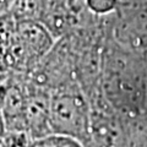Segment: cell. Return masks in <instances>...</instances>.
<instances>
[{
  "mask_svg": "<svg viewBox=\"0 0 147 147\" xmlns=\"http://www.w3.org/2000/svg\"><path fill=\"white\" fill-rule=\"evenodd\" d=\"M33 139L27 132L6 131L0 136V147H31Z\"/></svg>",
  "mask_w": 147,
  "mask_h": 147,
  "instance_id": "8992f818",
  "label": "cell"
},
{
  "mask_svg": "<svg viewBox=\"0 0 147 147\" xmlns=\"http://www.w3.org/2000/svg\"><path fill=\"white\" fill-rule=\"evenodd\" d=\"M91 124L92 104L79 82L52 91L49 105L52 135L72 137L87 147L91 139Z\"/></svg>",
  "mask_w": 147,
  "mask_h": 147,
  "instance_id": "7a4b0ae2",
  "label": "cell"
},
{
  "mask_svg": "<svg viewBox=\"0 0 147 147\" xmlns=\"http://www.w3.org/2000/svg\"><path fill=\"white\" fill-rule=\"evenodd\" d=\"M99 86L104 100L121 117L145 114L147 55L124 48L110 37L103 48Z\"/></svg>",
  "mask_w": 147,
  "mask_h": 147,
  "instance_id": "6da1fadb",
  "label": "cell"
},
{
  "mask_svg": "<svg viewBox=\"0 0 147 147\" xmlns=\"http://www.w3.org/2000/svg\"><path fill=\"white\" fill-rule=\"evenodd\" d=\"M31 147H53V145L50 144V141H49L48 137H45V139L34 140Z\"/></svg>",
  "mask_w": 147,
  "mask_h": 147,
  "instance_id": "ba28073f",
  "label": "cell"
},
{
  "mask_svg": "<svg viewBox=\"0 0 147 147\" xmlns=\"http://www.w3.org/2000/svg\"><path fill=\"white\" fill-rule=\"evenodd\" d=\"M54 45L55 38L43 25L33 21L16 22L5 52L6 60L16 71H33Z\"/></svg>",
  "mask_w": 147,
  "mask_h": 147,
  "instance_id": "3957f363",
  "label": "cell"
},
{
  "mask_svg": "<svg viewBox=\"0 0 147 147\" xmlns=\"http://www.w3.org/2000/svg\"><path fill=\"white\" fill-rule=\"evenodd\" d=\"M112 38L124 48L147 55V0H124L113 18Z\"/></svg>",
  "mask_w": 147,
  "mask_h": 147,
  "instance_id": "277c9868",
  "label": "cell"
},
{
  "mask_svg": "<svg viewBox=\"0 0 147 147\" xmlns=\"http://www.w3.org/2000/svg\"><path fill=\"white\" fill-rule=\"evenodd\" d=\"M123 0H85V6L94 16L115 15Z\"/></svg>",
  "mask_w": 147,
  "mask_h": 147,
  "instance_id": "5b68a950",
  "label": "cell"
},
{
  "mask_svg": "<svg viewBox=\"0 0 147 147\" xmlns=\"http://www.w3.org/2000/svg\"><path fill=\"white\" fill-rule=\"evenodd\" d=\"M50 144L53 147H85L80 141H77L69 136H60V135H52L48 136Z\"/></svg>",
  "mask_w": 147,
  "mask_h": 147,
  "instance_id": "52a82bcc",
  "label": "cell"
}]
</instances>
